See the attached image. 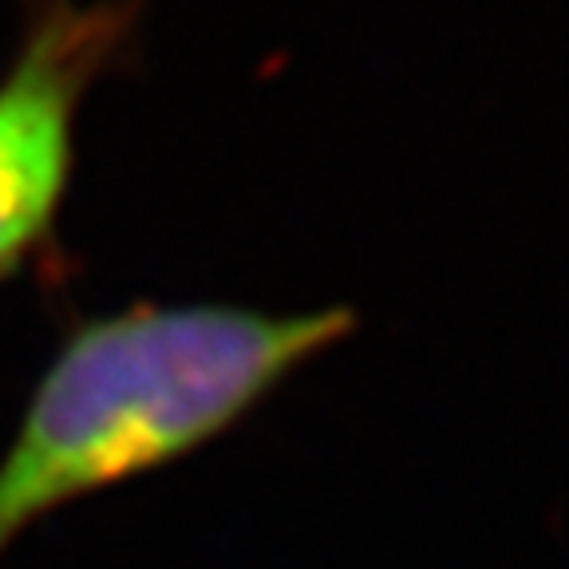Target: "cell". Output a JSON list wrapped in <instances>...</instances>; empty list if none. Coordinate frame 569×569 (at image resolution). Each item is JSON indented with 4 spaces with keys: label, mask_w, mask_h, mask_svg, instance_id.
<instances>
[{
    "label": "cell",
    "mask_w": 569,
    "mask_h": 569,
    "mask_svg": "<svg viewBox=\"0 0 569 569\" xmlns=\"http://www.w3.org/2000/svg\"><path fill=\"white\" fill-rule=\"evenodd\" d=\"M352 309L131 305L71 332L0 455V553L48 515L187 459L352 332Z\"/></svg>",
    "instance_id": "1"
},
{
    "label": "cell",
    "mask_w": 569,
    "mask_h": 569,
    "mask_svg": "<svg viewBox=\"0 0 569 569\" xmlns=\"http://www.w3.org/2000/svg\"><path fill=\"white\" fill-rule=\"evenodd\" d=\"M134 0H40L0 76V281L52 233L76 167V119L123 52Z\"/></svg>",
    "instance_id": "2"
}]
</instances>
